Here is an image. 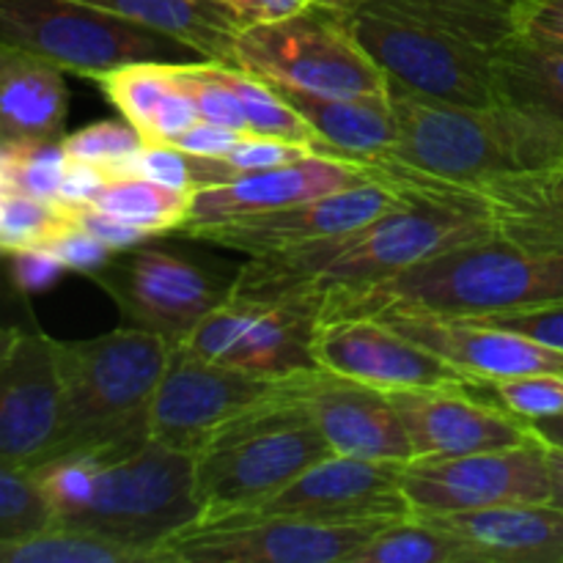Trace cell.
<instances>
[{
  "instance_id": "6da1fadb",
  "label": "cell",
  "mask_w": 563,
  "mask_h": 563,
  "mask_svg": "<svg viewBox=\"0 0 563 563\" xmlns=\"http://www.w3.org/2000/svg\"><path fill=\"white\" fill-rule=\"evenodd\" d=\"M399 137L385 157L361 163L399 192L465 198L493 209L533 176L563 168V126L511 102L487 108L390 93Z\"/></svg>"
},
{
  "instance_id": "7a4b0ae2",
  "label": "cell",
  "mask_w": 563,
  "mask_h": 563,
  "mask_svg": "<svg viewBox=\"0 0 563 563\" xmlns=\"http://www.w3.org/2000/svg\"><path fill=\"white\" fill-rule=\"evenodd\" d=\"M493 234L498 231L487 203L407 192L405 203L344 234L251 256L236 269L231 297L286 300L361 289L434 253Z\"/></svg>"
},
{
  "instance_id": "3957f363",
  "label": "cell",
  "mask_w": 563,
  "mask_h": 563,
  "mask_svg": "<svg viewBox=\"0 0 563 563\" xmlns=\"http://www.w3.org/2000/svg\"><path fill=\"white\" fill-rule=\"evenodd\" d=\"M563 302V253H537L506 236L440 251L372 286L322 297V322L385 311L495 317Z\"/></svg>"
},
{
  "instance_id": "277c9868",
  "label": "cell",
  "mask_w": 563,
  "mask_h": 563,
  "mask_svg": "<svg viewBox=\"0 0 563 563\" xmlns=\"http://www.w3.org/2000/svg\"><path fill=\"white\" fill-rule=\"evenodd\" d=\"M168 355V341L137 328L88 341H55L60 423L44 462L60 456L110 462L148 443L152 401Z\"/></svg>"
},
{
  "instance_id": "5b68a950",
  "label": "cell",
  "mask_w": 563,
  "mask_h": 563,
  "mask_svg": "<svg viewBox=\"0 0 563 563\" xmlns=\"http://www.w3.org/2000/svg\"><path fill=\"white\" fill-rule=\"evenodd\" d=\"M330 454L297 394V374L286 377L275 394L214 429L196 454V498L203 509L196 526L253 509Z\"/></svg>"
},
{
  "instance_id": "8992f818",
  "label": "cell",
  "mask_w": 563,
  "mask_h": 563,
  "mask_svg": "<svg viewBox=\"0 0 563 563\" xmlns=\"http://www.w3.org/2000/svg\"><path fill=\"white\" fill-rule=\"evenodd\" d=\"M201 515L196 456L152 438L132 454L102 462L91 500L53 526L91 533L159 563V550Z\"/></svg>"
},
{
  "instance_id": "52a82bcc",
  "label": "cell",
  "mask_w": 563,
  "mask_h": 563,
  "mask_svg": "<svg viewBox=\"0 0 563 563\" xmlns=\"http://www.w3.org/2000/svg\"><path fill=\"white\" fill-rule=\"evenodd\" d=\"M234 66L313 97H390L388 77L352 33V11L311 3L278 22L242 27Z\"/></svg>"
},
{
  "instance_id": "ba28073f",
  "label": "cell",
  "mask_w": 563,
  "mask_h": 563,
  "mask_svg": "<svg viewBox=\"0 0 563 563\" xmlns=\"http://www.w3.org/2000/svg\"><path fill=\"white\" fill-rule=\"evenodd\" d=\"M0 44L91 80L143 60L185 64L176 58L198 55L165 33L80 0H0Z\"/></svg>"
},
{
  "instance_id": "9c48e42d",
  "label": "cell",
  "mask_w": 563,
  "mask_h": 563,
  "mask_svg": "<svg viewBox=\"0 0 563 563\" xmlns=\"http://www.w3.org/2000/svg\"><path fill=\"white\" fill-rule=\"evenodd\" d=\"M352 33L388 77L390 93L460 108L504 102L498 49L372 9L352 11Z\"/></svg>"
},
{
  "instance_id": "30bf717a",
  "label": "cell",
  "mask_w": 563,
  "mask_h": 563,
  "mask_svg": "<svg viewBox=\"0 0 563 563\" xmlns=\"http://www.w3.org/2000/svg\"><path fill=\"white\" fill-rule=\"evenodd\" d=\"M88 278L108 291L126 328L148 330L179 346L212 311L234 295V273L163 245H132L115 251Z\"/></svg>"
},
{
  "instance_id": "8fae6325",
  "label": "cell",
  "mask_w": 563,
  "mask_h": 563,
  "mask_svg": "<svg viewBox=\"0 0 563 563\" xmlns=\"http://www.w3.org/2000/svg\"><path fill=\"white\" fill-rule=\"evenodd\" d=\"M322 319V297L236 300L209 313L190 333V355L264 379H286L319 368L313 333Z\"/></svg>"
},
{
  "instance_id": "7c38bea8",
  "label": "cell",
  "mask_w": 563,
  "mask_h": 563,
  "mask_svg": "<svg viewBox=\"0 0 563 563\" xmlns=\"http://www.w3.org/2000/svg\"><path fill=\"white\" fill-rule=\"evenodd\" d=\"M401 489L418 515L550 504L548 443L533 438L515 449L410 460L401 467Z\"/></svg>"
},
{
  "instance_id": "4fadbf2b",
  "label": "cell",
  "mask_w": 563,
  "mask_h": 563,
  "mask_svg": "<svg viewBox=\"0 0 563 563\" xmlns=\"http://www.w3.org/2000/svg\"><path fill=\"white\" fill-rule=\"evenodd\" d=\"M401 462H368L330 454L286 484L273 498L236 515L203 522L286 517L317 526H366L410 517V500L401 489ZM196 528V526H192Z\"/></svg>"
},
{
  "instance_id": "5bb4252c",
  "label": "cell",
  "mask_w": 563,
  "mask_h": 563,
  "mask_svg": "<svg viewBox=\"0 0 563 563\" xmlns=\"http://www.w3.org/2000/svg\"><path fill=\"white\" fill-rule=\"evenodd\" d=\"M385 526H317L286 517L214 522L170 539L159 563H346Z\"/></svg>"
},
{
  "instance_id": "9a60e30c",
  "label": "cell",
  "mask_w": 563,
  "mask_h": 563,
  "mask_svg": "<svg viewBox=\"0 0 563 563\" xmlns=\"http://www.w3.org/2000/svg\"><path fill=\"white\" fill-rule=\"evenodd\" d=\"M280 383L284 379L253 377L201 361L185 346H170L163 379L152 401V438L196 456L214 429L267 399Z\"/></svg>"
},
{
  "instance_id": "2e32d148",
  "label": "cell",
  "mask_w": 563,
  "mask_h": 563,
  "mask_svg": "<svg viewBox=\"0 0 563 563\" xmlns=\"http://www.w3.org/2000/svg\"><path fill=\"white\" fill-rule=\"evenodd\" d=\"M319 368L385 390L473 388V379L374 317L319 319L313 333Z\"/></svg>"
},
{
  "instance_id": "e0dca14e",
  "label": "cell",
  "mask_w": 563,
  "mask_h": 563,
  "mask_svg": "<svg viewBox=\"0 0 563 563\" xmlns=\"http://www.w3.org/2000/svg\"><path fill=\"white\" fill-rule=\"evenodd\" d=\"M405 201V192L372 176L361 185L330 192V196L291 203V207L273 209L264 214H245V218L223 220V223L198 225V229H187L181 234L190 240L209 242V245L247 253V256H264V253L302 245V242L319 240V236L344 234V231L357 229Z\"/></svg>"
},
{
  "instance_id": "ac0fdd59",
  "label": "cell",
  "mask_w": 563,
  "mask_h": 563,
  "mask_svg": "<svg viewBox=\"0 0 563 563\" xmlns=\"http://www.w3.org/2000/svg\"><path fill=\"white\" fill-rule=\"evenodd\" d=\"M388 396L405 423L412 460L515 449L537 438L526 421L476 399L471 388L390 390Z\"/></svg>"
},
{
  "instance_id": "d6986e66",
  "label": "cell",
  "mask_w": 563,
  "mask_h": 563,
  "mask_svg": "<svg viewBox=\"0 0 563 563\" xmlns=\"http://www.w3.org/2000/svg\"><path fill=\"white\" fill-rule=\"evenodd\" d=\"M374 319H383L423 350L440 355L473 383L528 374H563V350L515 330L493 328L476 319L412 311H385Z\"/></svg>"
},
{
  "instance_id": "ffe728a7",
  "label": "cell",
  "mask_w": 563,
  "mask_h": 563,
  "mask_svg": "<svg viewBox=\"0 0 563 563\" xmlns=\"http://www.w3.org/2000/svg\"><path fill=\"white\" fill-rule=\"evenodd\" d=\"M297 394L330 451L368 462H410L405 423L385 390L328 368L297 374Z\"/></svg>"
},
{
  "instance_id": "44dd1931",
  "label": "cell",
  "mask_w": 563,
  "mask_h": 563,
  "mask_svg": "<svg viewBox=\"0 0 563 563\" xmlns=\"http://www.w3.org/2000/svg\"><path fill=\"white\" fill-rule=\"evenodd\" d=\"M60 423V377L55 341L22 333L0 361V465L36 471Z\"/></svg>"
},
{
  "instance_id": "7402d4cb",
  "label": "cell",
  "mask_w": 563,
  "mask_h": 563,
  "mask_svg": "<svg viewBox=\"0 0 563 563\" xmlns=\"http://www.w3.org/2000/svg\"><path fill=\"white\" fill-rule=\"evenodd\" d=\"M366 179H372V174L361 163L311 154L300 163L253 170V174H242L223 185L201 187L192 192L190 218L179 231L223 223V220L245 218V214L273 212V209L346 190Z\"/></svg>"
},
{
  "instance_id": "603a6c76",
  "label": "cell",
  "mask_w": 563,
  "mask_h": 563,
  "mask_svg": "<svg viewBox=\"0 0 563 563\" xmlns=\"http://www.w3.org/2000/svg\"><path fill=\"white\" fill-rule=\"evenodd\" d=\"M412 515L460 539L478 563H563V509L555 504Z\"/></svg>"
},
{
  "instance_id": "cb8c5ba5",
  "label": "cell",
  "mask_w": 563,
  "mask_h": 563,
  "mask_svg": "<svg viewBox=\"0 0 563 563\" xmlns=\"http://www.w3.org/2000/svg\"><path fill=\"white\" fill-rule=\"evenodd\" d=\"M66 110L64 69L0 44V143L64 141Z\"/></svg>"
},
{
  "instance_id": "d4e9b609",
  "label": "cell",
  "mask_w": 563,
  "mask_h": 563,
  "mask_svg": "<svg viewBox=\"0 0 563 563\" xmlns=\"http://www.w3.org/2000/svg\"><path fill=\"white\" fill-rule=\"evenodd\" d=\"M317 132V154L372 163L396 146L399 126L390 97H313L273 86Z\"/></svg>"
},
{
  "instance_id": "484cf974",
  "label": "cell",
  "mask_w": 563,
  "mask_h": 563,
  "mask_svg": "<svg viewBox=\"0 0 563 563\" xmlns=\"http://www.w3.org/2000/svg\"><path fill=\"white\" fill-rule=\"evenodd\" d=\"M196 49L203 60L234 66L240 33L220 0H80Z\"/></svg>"
},
{
  "instance_id": "4316f807",
  "label": "cell",
  "mask_w": 563,
  "mask_h": 563,
  "mask_svg": "<svg viewBox=\"0 0 563 563\" xmlns=\"http://www.w3.org/2000/svg\"><path fill=\"white\" fill-rule=\"evenodd\" d=\"M495 64L504 102L539 110L563 126V42L517 31L498 47Z\"/></svg>"
},
{
  "instance_id": "83f0119b",
  "label": "cell",
  "mask_w": 563,
  "mask_h": 563,
  "mask_svg": "<svg viewBox=\"0 0 563 563\" xmlns=\"http://www.w3.org/2000/svg\"><path fill=\"white\" fill-rule=\"evenodd\" d=\"M517 3L520 0H372L363 9L498 49L520 31Z\"/></svg>"
},
{
  "instance_id": "f1b7e54d",
  "label": "cell",
  "mask_w": 563,
  "mask_h": 563,
  "mask_svg": "<svg viewBox=\"0 0 563 563\" xmlns=\"http://www.w3.org/2000/svg\"><path fill=\"white\" fill-rule=\"evenodd\" d=\"M495 231L537 253H563V168L511 187L493 203Z\"/></svg>"
},
{
  "instance_id": "f546056e",
  "label": "cell",
  "mask_w": 563,
  "mask_h": 563,
  "mask_svg": "<svg viewBox=\"0 0 563 563\" xmlns=\"http://www.w3.org/2000/svg\"><path fill=\"white\" fill-rule=\"evenodd\" d=\"M91 203L154 236L165 231H179L187 223L192 192L176 190V187L159 185L143 176H124V179H110Z\"/></svg>"
},
{
  "instance_id": "4dcf8cb0",
  "label": "cell",
  "mask_w": 563,
  "mask_h": 563,
  "mask_svg": "<svg viewBox=\"0 0 563 563\" xmlns=\"http://www.w3.org/2000/svg\"><path fill=\"white\" fill-rule=\"evenodd\" d=\"M346 563H478V559L449 531L410 515L379 528Z\"/></svg>"
},
{
  "instance_id": "1f68e13d",
  "label": "cell",
  "mask_w": 563,
  "mask_h": 563,
  "mask_svg": "<svg viewBox=\"0 0 563 563\" xmlns=\"http://www.w3.org/2000/svg\"><path fill=\"white\" fill-rule=\"evenodd\" d=\"M214 64V60H212ZM220 80L234 91V97L240 99V108L247 119V130L251 135H267V137H284V141H297L308 143V146L317 152L319 137L311 130L306 119L275 91L269 82L258 80L256 75L245 69H236V66L214 64Z\"/></svg>"
},
{
  "instance_id": "d6a6232c",
  "label": "cell",
  "mask_w": 563,
  "mask_h": 563,
  "mask_svg": "<svg viewBox=\"0 0 563 563\" xmlns=\"http://www.w3.org/2000/svg\"><path fill=\"white\" fill-rule=\"evenodd\" d=\"M0 563H148L135 550L69 528H44L22 539L0 542Z\"/></svg>"
},
{
  "instance_id": "836d02e7",
  "label": "cell",
  "mask_w": 563,
  "mask_h": 563,
  "mask_svg": "<svg viewBox=\"0 0 563 563\" xmlns=\"http://www.w3.org/2000/svg\"><path fill=\"white\" fill-rule=\"evenodd\" d=\"M104 97L113 102V108L141 132L143 141L148 143L157 121L159 110H163L165 99L176 88L174 75H170V64H157V60H143V64L121 66V69L110 71V75L99 77Z\"/></svg>"
},
{
  "instance_id": "e575fe53",
  "label": "cell",
  "mask_w": 563,
  "mask_h": 563,
  "mask_svg": "<svg viewBox=\"0 0 563 563\" xmlns=\"http://www.w3.org/2000/svg\"><path fill=\"white\" fill-rule=\"evenodd\" d=\"M69 157L60 141L0 143V187L22 196L58 201Z\"/></svg>"
},
{
  "instance_id": "d590c367",
  "label": "cell",
  "mask_w": 563,
  "mask_h": 563,
  "mask_svg": "<svg viewBox=\"0 0 563 563\" xmlns=\"http://www.w3.org/2000/svg\"><path fill=\"white\" fill-rule=\"evenodd\" d=\"M71 225L75 223L66 203L0 190V251L47 247Z\"/></svg>"
},
{
  "instance_id": "8d00e7d4",
  "label": "cell",
  "mask_w": 563,
  "mask_h": 563,
  "mask_svg": "<svg viewBox=\"0 0 563 563\" xmlns=\"http://www.w3.org/2000/svg\"><path fill=\"white\" fill-rule=\"evenodd\" d=\"M53 526V509L36 478L0 465V542L31 537Z\"/></svg>"
},
{
  "instance_id": "74e56055",
  "label": "cell",
  "mask_w": 563,
  "mask_h": 563,
  "mask_svg": "<svg viewBox=\"0 0 563 563\" xmlns=\"http://www.w3.org/2000/svg\"><path fill=\"white\" fill-rule=\"evenodd\" d=\"M99 467H102V460L97 456H60L31 471L53 509V522L77 515L91 500Z\"/></svg>"
},
{
  "instance_id": "f35d334b",
  "label": "cell",
  "mask_w": 563,
  "mask_h": 563,
  "mask_svg": "<svg viewBox=\"0 0 563 563\" xmlns=\"http://www.w3.org/2000/svg\"><path fill=\"white\" fill-rule=\"evenodd\" d=\"M473 388L493 394V405H498L500 410L511 412V416L526 423L563 412V374L484 379V383H473Z\"/></svg>"
},
{
  "instance_id": "ab89813d",
  "label": "cell",
  "mask_w": 563,
  "mask_h": 563,
  "mask_svg": "<svg viewBox=\"0 0 563 563\" xmlns=\"http://www.w3.org/2000/svg\"><path fill=\"white\" fill-rule=\"evenodd\" d=\"M64 152L69 157V163H88L99 165L102 170L115 168L124 159H130L132 154L141 152L146 146V141L141 137V132L130 124V121H97L91 126H82V130L64 135Z\"/></svg>"
},
{
  "instance_id": "60d3db41",
  "label": "cell",
  "mask_w": 563,
  "mask_h": 563,
  "mask_svg": "<svg viewBox=\"0 0 563 563\" xmlns=\"http://www.w3.org/2000/svg\"><path fill=\"white\" fill-rule=\"evenodd\" d=\"M313 152L308 143L284 141V137H267V135H247L240 146L231 154H225V163L236 170V174H253V170L280 168V165L300 163V159L311 157Z\"/></svg>"
},
{
  "instance_id": "b9f144b4",
  "label": "cell",
  "mask_w": 563,
  "mask_h": 563,
  "mask_svg": "<svg viewBox=\"0 0 563 563\" xmlns=\"http://www.w3.org/2000/svg\"><path fill=\"white\" fill-rule=\"evenodd\" d=\"M476 322L493 324V328L515 330V333L531 335V339L544 341V344L563 350V302L553 306L528 308V311H511V313H495V317H467Z\"/></svg>"
},
{
  "instance_id": "7bdbcfd3",
  "label": "cell",
  "mask_w": 563,
  "mask_h": 563,
  "mask_svg": "<svg viewBox=\"0 0 563 563\" xmlns=\"http://www.w3.org/2000/svg\"><path fill=\"white\" fill-rule=\"evenodd\" d=\"M66 264L47 247H22L11 251V280L22 295H38L60 280Z\"/></svg>"
},
{
  "instance_id": "ee69618b",
  "label": "cell",
  "mask_w": 563,
  "mask_h": 563,
  "mask_svg": "<svg viewBox=\"0 0 563 563\" xmlns=\"http://www.w3.org/2000/svg\"><path fill=\"white\" fill-rule=\"evenodd\" d=\"M66 207H69L71 223H75L77 229L93 234L97 240H102L104 245L113 247V251L141 245V242H146L148 236H152L146 234V231L135 229V225L124 223V220L113 218V214L102 212V209H97L93 203H66Z\"/></svg>"
},
{
  "instance_id": "f6af8a7d",
  "label": "cell",
  "mask_w": 563,
  "mask_h": 563,
  "mask_svg": "<svg viewBox=\"0 0 563 563\" xmlns=\"http://www.w3.org/2000/svg\"><path fill=\"white\" fill-rule=\"evenodd\" d=\"M47 251L55 253V256L66 264V269H77V273L86 275L104 267L115 253L113 247H108L102 240H97V236L88 234V231L77 229V225H71L69 231L55 236L47 245Z\"/></svg>"
},
{
  "instance_id": "bcb514c9",
  "label": "cell",
  "mask_w": 563,
  "mask_h": 563,
  "mask_svg": "<svg viewBox=\"0 0 563 563\" xmlns=\"http://www.w3.org/2000/svg\"><path fill=\"white\" fill-rule=\"evenodd\" d=\"M245 137V132L229 130V126H220L201 119L198 124H192L190 130L181 132L170 146L181 148V152L192 154V157H225V154L234 152Z\"/></svg>"
},
{
  "instance_id": "7dc6e473",
  "label": "cell",
  "mask_w": 563,
  "mask_h": 563,
  "mask_svg": "<svg viewBox=\"0 0 563 563\" xmlns=\"http://www.w3.org/2000/svg\"><path fill=\"white\" fill-rule=\"evenodd\" d=\"M313 0H220L236 27L264 25V22H278L286 16H295L306 11Z\"/></svg>"
},
{
  "instance_id": "c3c4849f",
  "label": "cell",
  "mask_w": 563,
  "mask_h": 563,
  "mask_svg": "<svg viewBox=\"0 0 563 563\" xmlns=\"http://www.w3.org/2000/svg\"><path fill=\"white\" fill-rule=\"evenodd\" d=\"M517 27L522 33L563 42V0H520Z\"/></svg>"
},
{
  "instance_id": "681fc988",
  "label": "cell",
  "mask_w": 563,
  "mask_h": 563,
  "mask_svg": "<svg viewBox=\"0 0 563 563\" xmlns=\"http://www.w3.org/2000/svg\"><path fill=\"white\" fill-rule=\"evenodd\" d=\"M110 181L108 170L88 163H69L58 187L60 203H91L97 192Z\"/></svg>"
},
{
  "instance_id": "f907efd6",
  "label": "cell",
  "mask_w": 563,
  "mask_h": 563,
  "mask_svg": "<svg viewBox=\"0 0 563 563\" xmlns=\"http://www.w3.org/2000/svg\"><path fill=\"white\" fill-rule=\"evenodd\" d=\"M528 427L537 432V438L542 440V443L555 445V449H563V412L561 416L539 418V421H531Z\"/></svg>"
},
{
  "instance_id": "816d5d0a",
  "label": "cell",
  "mask_w": 563,
  "mask_h": 563,
  "mask_svg": "<svg viewBox=\"0 0 563 563\" xmlns=\"http://www.w3.org/2000/svg\"><path fill=\"white\" fill-rule=\"evenodd\" d=\"M548 471L550 484H553V498H550V504L561 506L563 509V449L548 445Z\"/></svg>"
},
{
  "instance_id": "f5cc1de1",
  "label": "cell",
  "mask_w": 563,
  "mask_h": 563,
  "mask_svg": "<svg viewBox=\"0 0 563 563\" xmlns=\"http://www.w3.org/2000/svg\"><path fill=\"white\" fill-rule=\"evenodd\" d=\"M20 335H22L20 330L3 328V324H0V361H3L5 355H11V350H14V346H16Z\"/></svg>"
},
{
  "instance_id": "db71d44e",
  "label": "cell",
  "mask_w": 563,
  "mask_h": 563,
  "mask_svg": "<svg viewBox=\"0 0 563 563\" xmlns=\"http://www.w3.org/2000/svg\"><path fill=\"white\" fill-rule=\"evenodd\" d=\"M313 3H322V5H330V9H341V11H357L366 3H372V0H313Z\"/></svg>"
}]
</instances>
